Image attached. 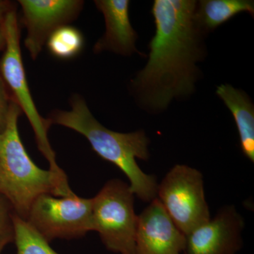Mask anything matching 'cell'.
<instances>
[{
    "label": "cell",
    "mask_w": 254,
    "mask_h": 254,
    "mask_svg": "<svg viewBox=\"0 0 254 254\" xmlns=\"http://www.w3.org/2000/svg\"><path fill=\"white\" fill-rule=\"evenodd\" d=\"M193 0H155L152 7L155 33L149 59L133 81L142 103L165 110L175 98L194 91L196 63L202 55L200 30Z\"/></svg>",
    "instance_id": "obj_1"
},
{
    "label": "cell",
    "mask_w": 254,
    "mask_h": 254,
    "mask_svg": "<svg viewBox=\"0 0 254 254\" xmlns=\"http://www.w3.org/2000/svg\"><path fill=\"white\" fill-rule=\"evenodd\" d=\"M71 110H55L47 119L50 126L60 125L83 135L100 158L114 164L126 175L134 195L144 202L157 196L158 184L154 175L142 171L136 159L149 158L150 140L143 130L119 133L103 126L94 118L79 95L70 100Z\"/></svg>",
    "instance_id": "obj_2"
},
{
    "label": "cell",
    "mask_w": 254,
    "mask_h": 254,
    "mask_svg": "<svg viewBox=\"0 0 254 254\" xmlns=\"http://www.w3.org/2000/svg\"><path fill=\"white\" fill-rule=\"evenodd\" d=\"M21 113L13 100L6 128L0 133V194L16 215L26 220L32 203L40 195L63 197L73 192L67 178L39 168L30 158L18 132Z\"/></svg>",
    "instance_id": "obj_3"
},
{
    "label": "cell",
    "mask_w": 254,
    "mask_h": 254,
    "mask_svg": "<svg viewBox=\"0 0 254 254\" xmlns=\"http://www.w3.org/2000/svg\"><path fill=\"white\" fill-rule=\"evenodd\" d=\"M134 195L129 185L113 179L92 198L93 231L113 253L135 254L138 215Z\"/></svg>",
    "instance_id": "obj_4"
},
{
    "label": "cell",
    "mask_w": 254,
    "mask_h": 254,
    "mask_svg": "<svg viewBox=\"0 0 254 254\" xmlns=\"http://www.w3.org/2000/svg\"><path fill=\"white\" fill-rule=\"evenodd\" d=\"M2 28L5 50L0 64V72L3 79L12 92L13 100L31 124L38 148L49 162L50 170L60 177L67 178L64 172L58 166L54 150L48 140V132L50 126L48 120L42 118L38 113L30 92L21 56L20 30L16 10L10 9L6 13Z\"/></svg>",
    "instance_id": "obj_5"
},
{
    "label": "cell",
    "mask_w": 254,
    "mask_h": 254,
    "mask_svg": "<svg viewBox=\"0 0 254 254\" xmlns=\"http://www.w3.org/2000/svg\"><path fill=\"white\" fill-rule=\"evenodd\" d=\"M156 198L185 235L210 220L203 175L196 169L176 165L158 185Z\"/></svg>",
    "instance_id": "obj_6"
},
{
    "label": "cell",
    "mask_w": 254,
    "mask_h": 254,
    "mask_svg": "<svg viewBox=\"0 0 254 254\" xmlns=\"http://www.w3.org/2000/svg\"><path fill=\"white\" fill-rule=\"evenodd\" d=\"M26 220L49 243L81 238L93 231L92 198L74 193L63 197L44 193L33 202Z\"/></svg>",
    "instance_id": "obj_7"
},
{
    "label": "cell",
    "mask_w": 254,
    "mask_h": 254,
    "mask_svg": "<svg viewBox=\"0 0 254 254\" xmlns=\"http://www.w3.org/2000/svg\"><path fill=\"white\" fill-rule=\"evenodd\" d=\"M22 21L27 29L24 43L36 60L53 32L76 19L83 9L79 0H19Z\"/></svg>",
    "instance_id": "obj_8"
},
{
    "label": "cell",
    "mask_w": 254,
    "mask_h": 254,
    "mask_svg": "<svg viewBox=\"0 0 254 254\" xmlns=\"http://www.w3.org/2000/svg\"><path fill=\"white\" fill-rule=\"evenodd\" d=\"M245 225L235 206L222 207L213 218L186 235L184 254H236L243 247Z\"/></svg>",
    "instance_id": "obj_9"
},
{
    "label": "cell",
    "mask_w": 254,
    "mask_h": 254,
    "mask_svg": "<svg viewBox=\"0 0 254 254\" xmlns=\"http://www.w3.org/2000/svg\"><path fill=\"white\" fill-rule=\"evenodd\" d=\"M185 247L186 235L155 198L138 215L135 254H184Z\"/></svg>",
    "instance_id": "obj_10"
},
{
    "label": "cell",
    "mask_w": 254,
    "mask_h": 254,
    "mask_svg": "<svg viewBox=\"0 0 254 254\" xmlns=\"http://www.w3.org/2000/svg\"><path fill=\"white\" fill-rule=\"evenodd\" d=\"M95 4L105 18V33L94 46L95 53L110 51L128 56L139 53L135 43L138 36L130 22L128 0H96Z\"/></svg>",
    "instance_id": "obj_11"
},
{
    "label": "cell",
    "mask_w": 254,
    "mask_h": 254,
    "mask_svg": "<svg viewBox=\"0 0 254 254\" xmlns=\"http://www.w3.org/2000/svg\"><path fill=\"white\" fill-rule=\"evenodd\" d=\"M217 95L231 112L240 136L242 153L254 161V107L245 92L230 84L217 87Z\"/></svg>",
    "instance_id": "obj_12"
},
{
    "label": "cell",
    "mask_w": 254,
    "mask_h": 254,
    "mask_svg": "<svg viewBox=\"0 0 254 254\" xmlns=\"http://www.w3.org/2000/svg\"><path fill=\"white\" fill-rule=\"evenodd\" d=\"M244 11L254 16V1L203 0L197 4L195 21L200 31H213Z\"/></svg>",
    "instance_id": "obj_13"
},
{
    "label": "cell",
    "mask_w": 254,
    "mask_h": 254,
    "mask_svg": "<svg viewBox=\"0 0 254 254\" xmlns=\"http://www.w3.org/2000/svg\"><path fill=\"white\" fill-rule=\"evenodd\" d=\"M13 234L16 254H60L26 220L12 214Z\"/></svg>",
    "instance_id": "obj_14"
},
{
    "label": "cell",
    "mask_w": 254,
    "mask_h": 254,
    "mask_svg": "<svg viewBox=\"0 0 254 254\" xmlns=\"http://www.w3.org/2000/svg\"><path fill=\"white\" fill-rule=\"evenodd\" d=\"M84 38L77 28L65 25L52 33L46 43L52 55L62 60L74 58L81 53Z\"/></svg>",
    "instance_id": "obj_15"
},
{
    "label": "cell",
    "mask_w": 254,
    "mask_h": 254,
    "mask_svg": "<svg viewBox=\"0 0 254 254\" xmlns=\"http://www.w3.org/2000/svg\"><path fill=\"white\" fill-rule=\"evenodd\" d=\"M12 207L3 195L0 194V237L13 232Z\"/></svg>",
    "instance_id": "obj_16"
},
{
    "label": "cell",
    "mask_w": 254,
    "mask_h": 254,
    "mask_svg": "<svg viewBox=\"0 0 254 254\" xmlns=\"http://www.w3.org/2000/svg\"><path fill=\"white\" fill-rule=\"evenodd\" d=\"M6 92L4 79L0 72V133L4 131L7 124L11 102Z\"/></svg>",
    "instance_id": "obj_17"
},
{
    "label": "cell",
    "mask_w": 254,
    "mask_h": 254,
    "mask_svg": "<svg viewBox=\"0 0 254 254\" xmlns=\"http://www.w3.org/2000/svg\"><path fill=\"white\" fill-rule=\"evenodd\" d=\"M14 241V235L13 232H9V233L5 234V235H1L0 237V254L2 252L3 249L5 246L9 244V242Z\"/></svg>",
    "instance_id": "obj_18"
},
{
    "label": "cell",
    "mask_w": 254,
    "mask_h": 254,
    "mask_svg": "<svg viewBox=\"0 0 254 254\" xmlns=\"http://www.w3.org/2000/svg\"><path fill=\"white\" fill-rule=\"evenodd\" d=\"M9 9V7H8L7 3L0 1V26L2 24L5 14Z\"/></svg>",
    "instance_id": "obj_19"
},
{
    "label": "cell",
    "mask_w": 254,
    "mask_h": 254,
    "mask_svg": "<svg viewBox=\"0 0 254 254\" xmlns=\"http://www.w3.org/2000/svg\"><path fill=\"white\" fill-rule=\"evenodd\" d=\"M5 46V38L4 31H3L2 24L0 26V50L4 48Z\"/></svg>",
    "instance_id": "obj_20"
}]
</instances>
